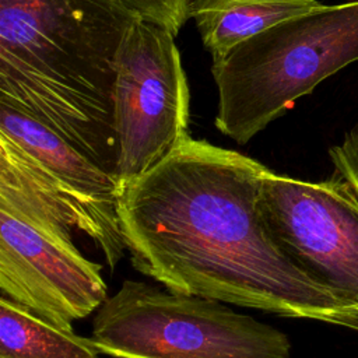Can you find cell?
<instances>
[{
	"instance_id": "obj_11",
	"label": "cell",
	"mask_w": 358,
	"mask_h": 358,
	"mask_svg": "<svg viewBox=\"0 0 358 358\" xmlns=\"http://www.w3.org/2000/svg\"><path fill=\"white\" fill-rule=\"evenodd\" d=\"M91 338L63 330L0 296V358H98Z\"/></svg>"
},
{
	"instance_id": "obj_4",
	"label": "cell",
	"mask_w": 358,
	"mask_h": 358,
	"mask_svg": "<svg viewBox=\"0 0 358 358\" xmlns=\"http://www.w3.org/2000/svg\"><path fill=\"white\" fill-rule=\"evenodd\" d=\"M91 340L113 358H291L275 327L220 301L134 280L98 309Z\"/></svg>"
},
{
	"instance_id": "obj_7",
	"label": "cell",
	"mask_w": 358,
	"mask_h": 358,
	"mask_svg": "<svg viewBox=\"0 0 358 358\" xmlns=\"http://www.w3.org/2000/svg\"><path fill=\"white\" fill-rule=\"evenodd\" d=\"M101 268L77 249L71 234L0 207L3 296L63 330H73L76 320L108 299Z\"/></svg>"
},
{
	"instance_id": "obj_9",
	"label": "cell",
	"mask_w": 358,
	"mask_h": 358,
	"mask_svg": "<svg viewBox=\"0 0 358 358\" xmlns=\"http://www.w3.org/2000/svg\"><path fill=\"white\" fill-rule=\"evenodd\" d=\"M0 133L81 194L119 211V179L36 119L0 103Z\"/></svg>"
},
{
	"instance_id": "obj_3",
	"label": "cell",
	"mask_w": 358,
	"mask_h": 358,
	"mask_svg": "<svg viewBox=\"0 0 358 358\" xmlns=\"http://www.w3.org/2000/svg\"><path fill=\"white\" fill-rule=\"evenodd\" d=\"M354 62L358 0L282 21L213 59L218 91L215 127L246 144L296 99Z\"/></svg>"
},
{
	"instance_id": "obj_12",
	"label": "cell",
	"mask_w": 358,
	"mask_h": 358,
	"mask_svg": "<svg viewBox=\"0 0 358 358\" xmlns=\"http://www.w3.org/2000/svg\"><path fill=\"white\" fill-rule=\"evenodd\" d=\"M138 18L159 25L176 36L189 18L190 0H122Z\"/></svg>"
},
{
	"instance_id": "obj_5",
	"label": "cell",
	"mask_w": 358,
	"mask_h": 358,
	"mask_svg": "<svg viewBox=\"0 0 358 358\" xmlns=\"http://www.w3.org/2000/svg\"><path fill=\"white\" fill-rule=\"evenodd\" d=\"M189 108L175 36L136 17L117 53L113 90L116 176L123 190L192 137Z\"/></svg>"
},
{
	"instance_id": "obj_1",
	"label": "cell",
	"mask_w": 358,
	"mask_h": 358,
	"mask_svg": "<svg viewBox=\"0 0 358 358\" xmlns=\"http://www.w3.org/2000/svg\"><path fill=\"white\" fill-rule=\"evenodd\" d=\"M264 169L187 138L122 193L131 264L176 292L358 331V309L310 280L271 238L260 204Z\"/></svg>"
},
{
	"instance_id": "obj_6",
	"label": "cell",
	"mask_w": 358,
	"mask_h": 358,
	"mask_svg": "<svg viewBox=\"0 0 358 358\" xmlns=\"http://www.w3.org/2000/svg\"><path fill=\"white\" fill-rule=\"evenodd\" d=\"M260 204L280 250L310 280L358 309V196L333 178L308 182L268 168Z\"/></svg>"
},
{
	"instance_id": "obj_8",
	"label": "cell",
	"mask_w": 358,
	"mask_h": 358,
	"mask_svg": "<svg viewBox=\"0 0 358 358\" xmlns=\"http://www.w3.org/2000/svg\"><path fill=\"white\" fill-rule=\"evenodd\" d=\"M0 207L71 235L85 234L112 270L127 250L119 211L81 194L1 133Z\"/></svg>"
},
{
	"instance_id": "obj_13",
	"label": "cell",
	"mask_w": 358,
	"mask_h": 358,
	"mask_svg": "<svg viewBox=\"0 0 358 358\" xmlns=\"http://www.w3.org/2000/svg\"><path fill=\"white\" fill-rule=\"evenodd\" d=\"M334 178L345 182L358 196V122L345 133L341 143L329 150Z\"/></svg>"
},
{
	"instance_id": "obj_2",
	"label": "cell",
	"mask_w": 358,
	"mask_h": 358,
	"mask_svg": "<svg viewBox=\"0 0 358 358\" xmlns=\"http://www.w3.org/2000/svg\"><path fill=\"white\" fill-rule=\"evenodd\" d=\"M136 17L122 0H0V103L116 176V60Z\"/></svg>"
},
{
	"instance_id": "obj_10",
	"label": "cell",
	"mask_w": 358,
	"mask_h": 358,
	"mask_svg": "<svg viewBox=\"0 0 358 358\" xmlns=\"http://www.w3.org/2000/svg\"><path fill=\"white\" fill-rule=\"evenodd\" d=\"M323 6L317 0H190L189 18L217 59L255 35Z\"/></svg>"
}]
</instances>
